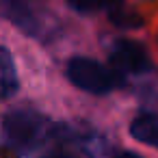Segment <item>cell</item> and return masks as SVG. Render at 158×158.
Listing matches in <instances>:
<instances>
[{
  "instance_id": "7a4b0ae2",
  "label": "cell",
  "mask_w": 158,
  "mask_h": 158,
  "mask_svg": "<svg viewBox=\"0 0 158 158\" xmlns=\"http://www.w3.org/2000/svg\"><path fill=\"white\" fill-rule=\"evenodd\" d=\"M67 78L74 87L93 93V95H104L123 85V76L117 74L115 69L89 59V56H74L67 63Z\"/></svg>"
},
{
  "instance_id": "52a82bcc",
  "label": "cell",
  "mask_w": 158,
  "mask_h": 158,
  "mask_svg": "<svg viewBox=\"0 0 158 158\" xmlns=\"http://www.w3.org/2000/svg\"><path fill=\"white\" fill-rule=\"evenodd\" d=\"M106 13H108V20H110L115 26H119V28L132 31V28L143 26V18H141L132 7H128L123 0H117V2H115Z\"/></svg>"
},
{
  "instance_id": "5b68a950",
  "label": "cell",
  "mask_w": 158,
  "mask_h": 158,
  "mask_svg": "<svg viewBox=\"0 0 158 158\" xmlns=\"http://www.w3.org/2000/svg\"><path fill=\"white\" fill-rule=\"evenodd\" d=\"M18 89H20V78H18L13 56L5 46H0V100L15 95Z\"/></svg>"
},
{
  "instance_id": "6da1fadb",
  "label": "cell",
  "mask_w": 158,
  "mask_h": 158,
  "mask_svg": "<svg viewBox=\"0 0 158 158\" xmlns=\"http://www.w3.org/2000/svg\"><path fill=\"white\" fill-rule=\"evenodd\" d=\"M2 130L13 149H18L20 154H31L52 136L54 126L37 110L15 108L5 115Z\"/></svg>"
},
{
  "instance_id": "8992f818",
  "label": "cell",
  "mask_w": 158,
  "mask_h": 158,
  "mask_svg": "<svg viewBox=\"0 0 158 158\" xmlns=\"http://www.w3.org/2000/svg\"><path fill=\"white\" fill-rule=\"evenodd\" d=\"M130 134L136 141H141V143L152 145V147L158 149V115L143 113V115L134 117L132 123H130Z\"/></svg>"
},
{
  "instance_id": "ba28073f",
  "label": "cell",
  "mask_w": 158,
  "mask_h": 158,
  "mask_svg": "<svg viewBox=\"0 0 158 158\" xmlns=\"http://www.w3.org/2000/svg\"><path fill=\"white\" fill-rule=\"evenodd\" d=\"M117 0H67L69 9H74L80 15H91L98 11H108Z\"/></svg>"
},
{
  "instance_id": "9c48e42d",
  "label": "cell",
  "mask_w": 158,
  "mask_h": 158,
  "mask_svg": "<svg viewBox=\"0 0 158 158\" xmlns=\"http://www.w3.org/2000/svg\"><path fill=\"white\" fill-rule=\"evenodd\" d=\"M113 158H143V156H139L136 152H128V149H123V152H117Z\"/></svg>"
},
{
  "instance_id": "277c9868",
  "label": "cell",
  "mask_w": 158,
  "mask_h": 158,
  "mask_svg": "<svg viewBox=\"0 0 158 158\" xmlns=\"http://www.w3.org/2000/svg\"><path fill=\"white\" fill-rule=\"evenodd\" d=\"M0 13L28 37L41 39L46 31L44 20L39 18V11L31 0H0Z\"/></svg>"
},
{
  "instance_id": "3957f363",
  "label": "cell",
  "mask_w": 158,
  "mask_h": 158,
  "mask_svg": "<svg viewBox=\"0 0 158 158\" xmlns=\"http://www.w3.org/2000/svg\"><path fill=\"white\" fill-rule=\"evenodd\" d=\"M108 63L110 69H115L117 74H145L152 69V59L149 52L134 39H115L108 52Z\"/></svg>"
},
{
  "instance_id": "30bf717a",
  "label": "cell",
  "mask_w": 158,
  "mask_h": 158,
  "mask_svg": "<svg viewBox=\"0 0 158 158\" xmlns=\"http://www.w3.org/2000/svg\"><path fill=\"white\" fill-rule=\"evenodd\" d=\"M44 158H76L72 154H65V152H52V154H46Z\"/></svg>"
}]
</instances>
